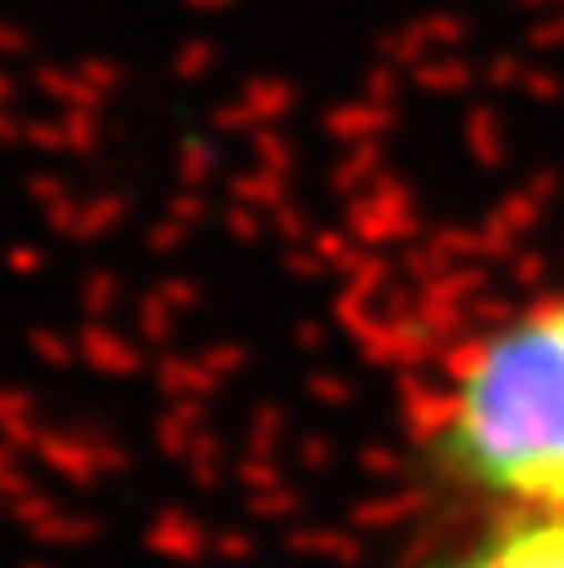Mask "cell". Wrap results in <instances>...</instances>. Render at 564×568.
<instances>
[{
	"instance_id": "obj_1",
	"label": "cell",
	"mask_w": 564,
	"mask_h": 568,
	"mask_svg": "<svg viewBox=\"0 0 564 568\" xmlns=\"http://www.w3.org/2000/svg\"><path fill=\"white\" fill-rule=\"evenodd\" d=\"M420 434L485 514H564V290L480 324L440 369Z\"/></svg>"
},
{
	"instance_id": "obj_2",
	"label": "cell",
	"mask_w": 564,
	"mask_h": 568,
	"mask_svg": "<svg viewBox=\"0 0 564 568\" xmlns=\"http://www.w3.org/2000/svg\"><path fill=\"white\" fill-rule=\"evenodd\" d=\"M425 568H564V514H485Z\"/></svg>"
}]
</instances>
